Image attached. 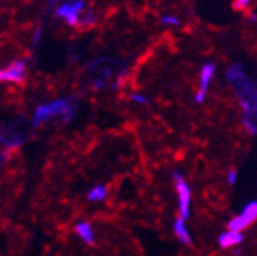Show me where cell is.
Returning <instances> with one entry per match:
<instances>
[{
    "label": "cell",
    "mask_w": 257,
    "mask_h": 256,
    "mask_svg": "<svg viewBox=\"0 0 257 256\" xmlns=\"http://www.w3.org/2000/svg\"><path fill=\"white\" fill-rule=\"evenodd\" d=\"M72 106L69 104L68 99H58V101H54L50 102V104H43L36 109L35 112V117H33V126L38 127L41 123L54 118V117H58V115H61V117L64 118H72Z\"/></svg>",
    "instance_id": "6da1fadb"
},
{
    "label": "cell",
    "mask_w": 257,
    "mask_h": 256,
    "mask_svg": "<svg viewBox=\"0 0 257 256\" xmlns=\"http://www.w3.org/2000/svg\"><path fill=\"white\" fill-rule=\"evenodd\" d=\"M257 219V201H249L245 209H243L238 215H235L232 220L229 222V229L230 231H237V233H241V231H245V229L254 223Z\"/></svg>",
    "instance_id": "7a4b0ae2"
},
{
    "label": "cell",
    "mask_w": 257,
    "mask_h": 256,
    "mask_svg": "<svg viewBox=\"0 0 257 256\" xmlns=\"http://www.w3.org/2000/svg\"><path fill=\"white\" fill-rule=\"evenodd\" d=\"M174 183H176V190H177V198H179V211H181V217L184 220H187L190 217V201H191V190L184 176L174 172L173 175Z\"/></svg>",
    "instance_id": "3957f363"
},
{
    "label": "cell",
    "mask_w": 257,
    "mask_h": 256,
    "mask_svg": "<svg viewBox=\"0 0 257 256\" xmlns=\"http://www.w3.org/2000/svg\"><path fill=\"white\" fill-rule=\"evenodd\" d=\"M85 2L83 0H72L71 4H64L57 10V15L60 18H64L69 25H77L79 24V15L83 10Z\"/></svg>",
    "instance_id": "277c9868"
},
{
    "label": "cell",
    "mask_w": 257,
    "mask_h": 256,
    "mask_svg": "<svg viewBox=\"0 0 257 256\" xmlns=\"http://www.w3.org/2000/svg\"><path fill=\"white\" fill-rule=\"evenodd\" d=\"M27 75V66L24 61H15L5 69H0V82H24Z\"/></svg>",
    "instance_id": "5b68a950"
},
{
    "label": "cell",
    "mask_w": 257,
    "mask_h": 256,
    "mask_svg": "<svg viewBox=\"0 0 257 256\" xmlns=\"http://www.w3.org/2000/svg\"><path fill=\"white\" fill-rule=\"evenodd\" d=\"M215 74V65L213 63H205L201 69V75H199V80H201V87H199V92L196 93V102H204L205 95H207V90H209V83Z\"/></svg>",
    "instance_id": "8992f818"
},
{
    "label": "cell",
    "mask_w": 257,
    "mask_h": 256,
    "mask_svg": "<svg viewBox=\"0 0 257 256\" xmlns=\"http://www.w3.org/2000/svg\"><path fill=\"white\" fill-rule=\"evenodd\" d=\"M245 236L243 233H237V231H224L223 234H220L218 237V244H220L221 248H229V247H235V245H240Z\"/></svg>",
    "instance_id": "52a82bcc"
},
{
    "label": "cell",
    "mask_w": 257,
    "mask_h": 256,
    "mask_svg": "<svg viewBox=\"0 0 257 256\" xmlns=\"http://www.w3.org/2000/svg\"><path fill=\"white\" fill-rule=\"evenodd\" d=\"M174 234H176V237L179 240L182 242V244H185V245H191L193 244L190 231H188V228L185 225V220L182 219L181 215H179L177 219L174 220Z\"/></svg>",
    "instance_id": "ba28073f"
},
{
    "label": "cell",
    "mask_w": 257,
    "mask_h": 256,
    "mask_svg": "<svg viewBox=\"0 0 257 256\" xmlns=\"http://www.w3.org/2000/svg\"><path fill=\"white\" fill-rule=\"evenodd\" d=\"M75 233L83 239L85 244H88V245L94 244V231H93V226L89 225V222L83 220V222L77 223L75 225Z\"/></svg>",
    "instance_id": "9c48e42d"
},
{
    "label": "cell",
    "mask_w": 257,
    "mask_h": 256,
    "mask_svg": "<svg viewBox=\"0 0 257 256\" xmlns=\"http://www.w3.org/2000/svg\"><path fill=\"white\" fill-rule=\"evenodd\" d=\"M105 197H107V187L102 186V184L94 186L88 194L89 201H102V200H105Z\"/></svg>",
    "instance_id": "30bf717a"
},
{
    "label": "cell",
    "mask_w": 257,
    "mask_h": 256,
    "mask_svg": "<svg viewBox=\"0 0 257 256\" xmlns=\"http://www.w3.org/2000/svg\"><path fill=\"white\" fill-rule=\"evenodd\" d=\"M162 24H165V25H179V19L176 16L166 15V16L162 18Z\"/></svg>",
    "instance_id": "8fae6325"
},
{
    "label": "cell",
    "mask_w": 257,
    "mask_h": 256,
    "mask_svg": "<svg viewBox=\"0 0 257 256\" xmlns=\"http://www.w3.org/2000/svg\"><path fill=\"white\" fill-rule=\"evenodd\" d=\"M131 99H132L134 102H137V104H143V106H146L148 102H149L146 96H143V95H138V93H134V95L131 96Z\"/></svg>",
    "instance_id": "7c38bea8"
},
{
    "label": "cell",
    "mask_w": 257,
    "mask_h": 256,
    "mask_svg": "<svg viewBox=\"0 0 257 256\" xmlns=\"http://www.w3.org/2000/svg\"><path fill=\"white\" fill-rule=\"evenodd\" d=\"M249 4H251V0H235L234 8L235 10H245V8H248Z\"/></svg>",
    "instance_id": "4fadbf2b"
},
{
    "label": "cell",
    "mask_w": 257,
    "mask_h": 256,
    "mask_svg": "<svg viewBox=\"0 0 257 256\" xmlns=\"http://www.w3.org/2000/svg\"><path fill=\"white\" fill-rule=\"evenodd\" d=\"M80 24H85V25H91V24H94V15H93V11L86 13L85 18L82 19V22H80Z\"/></svg>",
    "instance_id": "5bb4252c"
},
{
    "label": "cell",
    "mask_w": 257,
    "mask_h": 256,
    "mask_svg": "<svg viewBox=\"0 0 257 256\" xmlns=\"http://www.w3.org/2000/svg\"><path fill=\"white\" fill-rule=\"evenodd\" d=\"M227 181H229V184H235V181H237V172L235 170H230L227 173Z\"/></svg>",
    "instance_id": "9a60e30c"
},
{
    "label": "cell",
    "mask_w": 257,
    "mask_h": 256,
    "mask_svg": "<svg viewBox=\"0 0 257 256\" xmlns=\"http://www.w3.org/2000/svg\"><path fill=\"white\" fill-rule=\"evenodd\" d=\"M96 88H100V87H104V82H102V80H96Z\"/></svg>",
    "instance_id": "2e32d148"
},
{
    "label": "cell",
    "mask_w": 257,
    "mask_h": 256,
    "mask_svg": "<svg viewBox=\"0 0 257 256\" xmlns=\"http://www.w3.org/2000/svg\"><path fill=\"white\" fill-rule=\"evenodd\" d=\"M249 21H255V15H254V13H249Z\"/></svg>",
    "instance_id": "e0dca14e"
}]
</instances>
